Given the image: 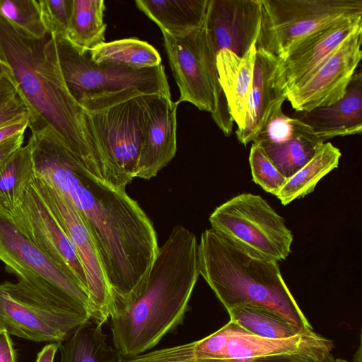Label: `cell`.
I'll use <instances>...</instances> for the list:
<instances>
[{
  "label": "cell",
  "instance_id": "3957f363",
  "mask_svg": "<svg viewBox=\"0 0 362 362\" xmlns=\"http://www.w3.org/2000/svg\"><path fill=\"white\" fill-rule=\"evenodd\" d=\"M199 276L197 238L177 225L158 247L141 289L111 305L113 344L122 357L148 352L182 323Z\"/></svg>",
  "mask_w": 362,
  "mask_h": 362
},
{
  "label": "cell",
  "instance_id": "9c48e42d",
  "mask_svg": "<svg viewBox=\"0 0 362 362\" xmlns=\"http://www.w3.org/2000/svg\"><path fill=\"white\" fill-rule=\"evenodd\" d=\"M209 220L211 228L253 256L279 262L291 252L292 232L259 195L239 194L217 206Z\"/></svg>",
  "mask_w": 362,
  "mask_h": 362
},
{
  "label": "cell",
  "instance_id": "8d00e7d4",
  "mask_svg": "<svg viewBox=\"0 0 362 362\" xmlns=\"http://www.w3.org/2000/svg\"><path fill=\"white\" fill-rule=\"evenodd\" d=\"M18 95L16 86L9 74L0 76V107Z\"/></svg>",
  "mask_w": 362,
  "mask_h": 362
},
{
  "label": "cell",
  "instance_id": "e575fe53",
  "mask_svg": "<svg viewBox=\"0 0 362 362\" xmlns=\"http://www.w3.org/2000/svg\"><path fill=\"white\" fill-rule=\"evenodd\" d=\"M250 362H313L301 353H287L264 356L254 358Z\"/></svg>",
  "mask_w": 362,
  "mask_h": 362
},
{
  "label": "cell",
  "instance_id": "ee69618b",
  "mask_svg": "<svg viewBox=\"0 0 362 362\" xmlns=\"http://www.w3.org/2000/svg\"><path fill=\"white\" fill-rule=\"evenodd\" d=\"M207 362H216V361H207Z\"/></svg>",
  "mask_w": 362,
  "mask_h": 362
},
{
  "label": "cell",
  "instance_id": "484cf974",
  "mask_svg": "<svg viewBox=\"0 0 362 362\" xmlns=\"http://www.w3.org/2000/svg\"><path fill=\"white\" fill-rule=\"evenodd\" d=\"M103 0H73L66 38L75 46L91 49L105 42Z\"/></svg>",
  "mask_w": 362,
  "mask_h": 362
},
{
  "label": "cell",
  "instance_id": "7a4b0ae2",
  "mask_svg": "<svg viewBox=\"0 0 362 362\" xmlns=\"http://www.w3.org/2000/svg\"><path fill=\"white\" fill-rule=\"evenodd\" d=\"M0 59L8 66L18 95L28 110V127H49L85 168L104 181L86 112L64 79L54 36L48 33L34 37L0 15Z\"/></svg>",
  "mask_w": 362,
  "mask_h": 362
},
{
  "label": "cell",
  "instance_id": "8fae6325",
  "mask_svg": "<svg viewBox=\"0 0 362 362\" xmlns=\"http://www.w3.org/2000/svg\"><path fill=\"white\" fill-rule=\"evenodd\" d=\"M89 320L88 314L61 306L20 281L0 284V321L9 334L59 343Z\"/></svg>",
  "mask_w": 362,
  "mask_h": 362
},
{
  "label": "cell",
  "instance_id": "b9f144b4",
  "mask_svg": "<svg viewBox=\"0 0 362 362\" xmlns=\"http://www.w3.org/2000/svg\"><path fill=\"white\" fill-rule=\"evenodd\" d=\"M334 362H349L347 361H345V360H343V359H339V358H337V359H335V361ZM354 362H361V360H358V361H355Z\"/></svg>",
  "mask_w": 362,
  "mask_h": 362
},
{
  "label": "cell",
  "instance_id": "44dd1931",
  "mask_svg": "<svg viewBox=\"0 0 362 362\" xmlns=\"http://www.w3.org/2000/svg\"><path fill=\"white\" fill-rule=\"evenodd\" d=\"M255 57V45L242 57L226 49L220 51L216 57L219 83L238 130L243 129L245 124Z\"/></svg>",
  "mask_w": 362,
  "mask_h": 362
},
{
  "label": "cell",
  "instance_id": "836d02e7",
  "mask_svg": "<svg viewBox=\"0 0 362 362\" xmlns=\"http://www.w3.org/2000/svg\"><path fill=\"white\" fill-rule=\"evenodd\" d=\"M28 118L26 105L18 95L0 107V127Z\"/></svg>",
  "mask_w": 362,
  "mask_h": 362
},
{
  "label": "cell",
  "instance_id": "d6a6232c",
  "mask_svg": "<svg viewBox=\"0 0 362 362\" xmlns=\"http://www.w3.org/2000/svg\"><path fill=\"white\" fill-rule=\"evenodd\" d=\"M39 4L48 33L66 37L73 0H39Z\"/></svg>",
  "mask_w": 362,
  "mask_h": 362
},
{
  "label": "cell",
  "instance_id": "4dcf8cb0",
  "mask_svg": "<svg viewBox=\"0 0 362 362\" xmlns=\"http://www.w3.org/2000/svg\"><path fill=\"white\" fill-rule=\"evenodd\" d=\"M249 163L252 180L264 191L276 195L287 180L265 154L262 148L252 143Z\"/></svg>",
  "mask_w": 362,
  "mask_h": 362
},
{
  "label": "cell",
  "instance_id": "52a82bcc",
  "mask_svg": "<svg viewBox=\"0 0 362 362\" xmlns=\"http://www.w3.org/2000/svg\"><path fill=\"white\" fill-rule=\"evenodd\" d=\"M147 96L132 98L98 110H85L106 182L120 190H126L136 177L146 125Z\"/></svg>",
  "mask_w": 362,
  "mask_h": 362
},
{
  "label": "cell",
  "instance_id": "d4e9b609",
  "mask_svg": "<svg viewBox=\"0 0 362 362\" xmlns=\"http://www.w3.org/2000/svg\"><path fill=\"white\" fill-rule=\"evenodd\" d=\"M89 54L96 64L134 69L151 68L162 64L160 54L152 45L134 37L103 42L89 49Z\"/></svg>",
  "mask_w": 362,
  "mask_h": 362
},
{
  "label": "cell",
  "instance_id": "5b68a950",
  "mask_svg": "<svg viewBox=\"0 0 362 362\" xmlns=\"http://www.w3.org/2000/svg\"><path fill=\"white\" fill-rule=\"evenodd\" d=\"M54 38L66 86L84 110H98L140 95L171 98L162 64L141 69L98 64L91 60L89 50L77 47L66 37Z\"/></svg>",
  "mask_w": 362,
  "mask_h": 362
},
{
  "label": "cell",
  "instance_id": "d6986e66",
  "mask_svg": "<svg viewBox=\"0 0 362 362\" xmlns=\"http://www.w3.org/2000/svg\"><path fill=\"white\" fill-rule=\"evenodd\" d=\"M362 27V15L344 18L298 43L282 60L288 89L308 78L346 38Z\"/></svg>",
  "mask_w": 362,
  "mask_h": 362
},
{
  "label": "cell",
  "instance_id": "6da1fadb",
  "mask_svg": "<svg viewBox=\"0 0 362 362\" xmlns=\"http://www.w3.org/2000/svg\"><path fill=\"white\" fill-rule=\"evenodd\" d=\"M36 177L55 188L75 209L93 240L112 303L136 293L158 250L156 230L126 190L93 176L48 126L31 130Z\"/></svg>",
  "mask_w": 362,
  "mask_h": 362
},
{
  "label": "cell",
  "instance_id": "f35d334b",
  "mask_svg": "<svg viewBox=\"0 0 362 362\" xmlns=\"http://www.w3.org/2000/svg\"><path fill=\"white\" fill-rule=\"evenodd\" d=\"M30 119L16 122L13 124L0 127V143L22 132L28 127Z\"/></svg>",
  "mask_w": 362,
  "mask_h": 362
},
{
  "label": "cell",
  "instance_id": "74e56055",
  "mask_svg": "<svg viewBox=\"0 0 362 362\" xmlns=\"http://www.w3.org/2000/svg\"><path fill=\"white\" fill-rule=\"evenodd\" d=\"M0 362H16V354L10 334L0 332Z\"/></svg>",
  "mask_w": 362,
  "mask_h": 362
},
{
  "label": "cell",
  "instance_id": "8992f818",
  "mask_svg": "<svg viewBox=\"0 0 362 362\" xmlns=\"http://www.w3.org/2000/svg\"><path fill=\"white\" fill-rule=\"evenodd\" d=\"M0 260L20 281L48 300L88 314L95 322V313L88 292L18 229L10 212L0 204Z\"/></svg>",
  "mask_w": 362,
  "mask_h": 362
},
{
  "label": "cell",
  "instance_id": "4fadbf2b",
  "mask_svg": "<svg viewBox=\"0 0 362 362\" xmlns=\"http://www.w3.org/2000/svg\"><path fill=\"white\" fill-rule=\"evenodd\" d=\"M362 27L346 38L308 78L287 90L298 112L330 105L346 93L362 57Z\"/></svg>",
  "mask_w": 362,
  "mask_h": 362
},
{
  "label": "cell",
  "instance_id": "30bf717a",
  "mask_svg": "<svg viewBox=\"0 0 362 362\" xmlns=\"http://www.w3.org/2000/svg\"><path fill=\"white\" fill-rule=\"evenodd\" d=\"M256 48L284 60L313 33L344 18L362 15V0H260Z\"/></svg>",
  "mask_w": 362,
  "mask_h": 362
},
{
  "label": "cell",
  "instance_id": "4316f807",
  "mask_svg": "<svg viewBox=\"0 0 362 362\" xmlns=\"http://www.w3.org/2000/svg\"><path fill=\"white\" fill-rule=\"evenodd\" d=\"M35 177L29 144L14 151L0 165V204L13 211Z\"/></svg>",
  "mask_w": 362,
  "mask_h": 362
},
{
  "label": "cell",
  "instance_id": "ba28073f",
  "mask_svg": "<svg viewBox=\"0 0 362 362\" xmlns=\"http://www.w3.org/2000/svg\"><path fill=\"white\" fill-rule=\"evenodd\" d=\"M169 64L179 88L177 101L189 102L211 113L226 136L230 134L233 120L218 81L214 54L204 25L184 37L162 32Z\"/></svg>",
  "mask_w": 362,
  "mask_h": 362
},
{
  "label": "cell",
  "instance_id": "7bdbcfd3",
  "mask_svg": "<svg viewBox=\"0 0 362 362\" xmlns=\"http://www.w3.org/2000/svg\"><path fill=\"white\" fill-rule=\"evenodd\" d=\"M5 330L1 322L0 321V332Z\"/></svg>",
  "mask_w": 362,
  "mask_h": 362
},
{
  "label": "cell",
  "instance_id": "cb8c5ba5",
  "mask_svg": "<svg viewBox=\"0 0 362 362\" xmlns=\"http://www.w3.org/2000/svg\"><path fill=\"white\" fill-rule=\"evenodd\" d=\"M341 153L330 142L323 143L314 156L288 178L276 197L283 205L313 192L319 181L339 165Z\"/></svg>",
  "mask_w": 362,
  "mask_h": 362
},
{
  "label": "cell",
  "instance_id": "1f68e13d",
  "mask_svg": "<svg viewBox=\"0 0 362 362\" xmlns=\"http://www.w3.org/2000/svg\"><path fill=\"white\" fill-rule=\"evenodd\" d=\"M305 126L299 119L286 116L281 107L274 113L252 142L260 144L283 141L303 130Z\"/></svg>",
  "mask_w": 362,
  "mask_h": 362
},
{
  "label": "cell",
  "instance_id": "2e32d148",
  "mask_svg": "<svg viewBox=\"0 0 362 362\" xmlns=\"http://www.w3.org/2000/svg\"><path fill=\"white\" fill-rule=\"evenodd\" d=\"M260 22V0H208L204 28L215 57L224 49L243 56L256 45Z\"/></svg>",
  "mask_w": 362,
  "mask_h": 362
},
{
  "label": "cell",
  "instance_id": "7c38bea8",
  "mask_svg": "<svg viewBox=\"0 0 362 362\" xmlns=\"http://www.w3.org/2000/svg\"><path fill=\"white\" fill-rule=\"evenodd\" d=\"M32 185L48 205L73 244L84 269L95 323L109 318L112 295L92 237L79 214L62 194L45 180L35 177Z\"/></svg>",
  "mask_w": 362,
  "mask_h": 362
},
{
  "label": "cell",
  "instance_id": "ac0fdd59",
  "mask_svg": "<svg viewBox=\"0 0 362 362\" xmlns=\"http://www.w3.org/2000/svg\"><path fill=\"white\" fill-rule=\"evenodd\" d=\"M178 105L163 95L147 96L146 125L136 177L150 180L175 157Z\"/></svg>",
  "mask_w": 362,
  "mask_h": 362
},
{
  "label": "cell",
  "instance_id": "9a60e30c",
  "mask_svg": "<svg viewBox=\"0 0 362 362\" xmlns=\"http://www.w3.org/2000/svg\"><path fill=\"white\" fill-rule=\"evenodd\" d=\"M219 329L221 350L216 362H250L257 357L287 353H301L313 362L335 361L333 341L315 332L270 339L256 336L230 320Z\"/></svg>",
  "mask_w": 362,
  "mask_h": 362
},
{
  "label": "cell",
  "instance_id": "5bb4252c",
  "mask_svg": "<svg viewBox=\"0 0 362 362\" xmlns=\"http://www.w3.org/2000/svg\"><path fill=\"white\" fill-rule=\"evenodd\" d=\"M10 214L21 232L88 292L86 274L73 244L32 183Z\"/></svg>",
  "mask_w": 362,
  "mask_h": 362
},
{
  "label": "cell",
  "instance_id": "603a6c76",
  "mask_svg": "<svg viewBox=\"0 0 362 362\" xmlns=\"http://www.w3.org/2000/svg\"><path fill=\"white\" fill-rule=\"evenodd\" d=\"M106 338L102 325L85 322L59 342L60 362H117L122 356Z\"/></svg>",
  "mask_w": 362,
  "mask_h": 362
},
{
  "label": "cell",
  "instance_id": "83f0119b",
  "mask_svg": "<svg viewBox=\"0 0 362 362\" xmlns=\"http://www.w3.org/2000/svg\"><path fill=\"white\" fill-rule=\"evenodd\" d=\"M305 127L291 138L276 143L263 142L260 146L281 173L288 179L304 166L322 144Z\"/></svg>",
  "mask_w": 362,
  "mask_h": 362
},
{
  "label": "cell",
  "instance_id": "e0dca14e",
  "mask_svg": "<svg viewBox=\"0 0 362 362\" xmlns=\"http://www.w3.org/2000/svg\"><path fill=\"white\" fill-rule=\"evenodd\" d=\"M287 82L283 61L261 48H256L252 88L245 124L236 129L240 143L246 146L257 136L274 113L287 99Z\"/></svg>",
  "mask_w": 362,
  "mask_h": 362
},
{
  "label": "cell",
  "instance_id": "f546056e",
  "mask_svg": "<svg viewBox=\"0 0 362 362\" xmlns=\"http://www.w3.org/2000/svg\"><path fill=\"white\" fill-rule=\"evenodd\" d=\"M0 15L34 37L42 38L48 33L42 18L39 1L0 0Z\"/></svg>",
  "mask_w": 362,
  "mask_h": 362
},
{
  "label": "cell",
  "instance_id": "60d3db41",
  "mask_svg": "<svg viewBox=\"0 0 362 362\" xmlns=\"http://www.w3.org/2000/svg\"><path fill=\"white\" fill-rule=\"evenodd\" d=\"M10 74L8 66L0 59V76L6 75Z\"/></svg>",
  "mask_w": 362,
  "mask_h": 362
},
{
  "label": "cell",
  "instance_id": "ab89813d",
  "mask_svg": "<svg viewBox=\"0 0 362 362\" xmlns=\"http://www.w3.org/2000/svg\"><path fill=\"white\" fill-rule=\"evenodd\" d=\"M58 349L59 343H49L38 353L36 362H54Z\"/></svg>",
  "mask_w": 362,
  "mask_h": 362
},
{
  "label": "cell",
  "instance_id": "7402d4cb",
  "mask_svg": "<svg viewBox=\"0 0 362 362\" xmlns=\"http://www.w3.org/2000/svg\"><path fill=\"white\" fill-rule=\"evenodd\" d=\"M137 8L172 37H184L204 25L208 0H137Z\"/></svg>",
  "mask_w": 362,
  "mask_h": 362
},
{
  "label": "cell",
  "instance_id": "277c9868",
  "mask_svg": "<svg viewBox=\"0 0 362 362\" xmlns=\"http://www.w3.org/2000/svg\"><path fill=\"white\" fill-rule=\"evenodd\" d=\"M198 268L227 311L254 306L303 331H313L286 286L278 262L253 256L210 228L198 243Z\"/></svg>",
  "mask_w": 362,
  "mask_h": 362
},
{
  "label": "cell",
  "instance_id": "ffe728a7",
  "mask_svg": "<svg viewBox=\"0 0 362 362\" xmlns=\"http://www.w3.org/2000/svg\"><path fill=\"white\" fill-rule=\"evenodd\" d=\"M298 117L320 142L362 131V74L356 69L344 96L334 103L314 108Z\"/></svg>",
  "mask_w": 362,
  "mask_h": 362
},
{
  "label": "cell",
  "instance_id": "d590c367",
  "mask_svg": "<svg viewBox=\"0 0 362 362\" xmlns=\"http://www.w3.org/2000/svg\"><path fill=\"white\" fill-rule=\"evenodd\" d=\"M25 132H20L0 143V165L23 146Z\"/></svg>",
  "mask_w": 362,
  "mask_h": 362
},
{
  "label": "cell",
  "instance_id": "f1b7e54d",
  "mask_svg": "<svg viewBox=\"0 0 362 362\" xmlns=\"http://www.w3.org/2000/svg\"><path fill=\"white\" fill-rule=\"evenodd\" d=\"M228 312L230 321L247 332L263 338L284 339L315 332L303 331L278 315L254 306H238Z\"/></svg>",
  "mask_w": 362,
  "mask_h": 362
}]
</instances>
